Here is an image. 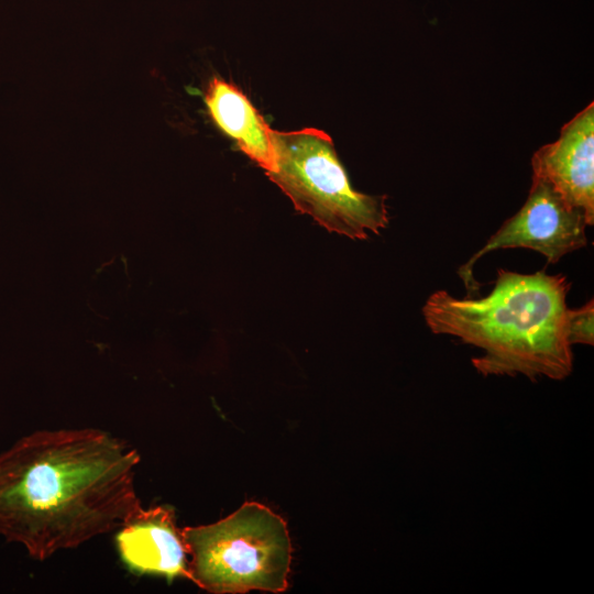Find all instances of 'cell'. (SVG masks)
<instances>
[{"label":"cell","instance_id":"1","mask_svg":"<svg viewBox=\"0 0 594 594\" xmlns=\"http://www.w3.org/2000/svg\"><path fill=\"white\" fill-rule=\"evenodd\" d=\"M138 451L92 428L40 430L0 453V535L35 560L120 528L141 506Z\"/></svg>","mask_w":594,"mask_h":594},{"label":"cell","instance_id":"5","mask_svg":"<svg viewBox=\"0 0 594 594\" xmlns=\"http://www.w3.org/2000/svg\"><path fill=\"white\" fill-rule=\"evenodd\" d=\"M586 227L588 223L581 209L568 205L548 182L532 177L524 206L460 266L458 274L469 295L479 294L473 268L485 254L498 249L524 248L556 264L564 255L586 245Z\"/></svg>","mask_w":594,"mask_h":594},{"label":"cell","instance_id":"6","mask_svg":"<svg viewBox=\"0 0 594 594\" xmlns=\"http://www.w3.org/2000/svg\"><path fill=\"white\" fill-rule=\"evenodd\" d=\"M532 177L548 182L571 207L594 223V103L561 129L557 141L532 156Z\"/></svg>","mask_w":594,"mask_h":594},{"label":"cell","instance_id":"3","mask_svg":"<svg viewBox=\"0 0 594 594\" xmlns=\"http://www.w3.org/2000/svg\"><path fill=\"white\" fill-rule=\"evenodd\" d=\"M188 579L216 594L288 586L292 544L284 519L255 502L215 524L185 527Z\"/></svg>","mask_w":594,"mask_h":594},{"label":"cell","instance_id":"4","mask_svg":"<svg viewBox=\"0 0 594 594\" xmlns=\"http://www.w3.org/2000/svg\"><path fill=\"white\" fill-rule=\"evenodd\" d=\"M275 167L265 173L296 210L330 232L364 240L388 224L386 196L354 190L331 138L315 128L282 132L271 129Z\"/></svg>","mask_w":594,"mask_h":594},{"label":"cell","instance_id":"8","mask_svg":"<svg viewBox=\"0 0 594 594\" xmlns=\"http://www.w3.org/2000/svg\"><path fill=\"white\" fill-rule=\"evenodd\" d=\"M213 122L265 173L275 167L271 128L248 97L232 84L213 77L205 94Z\"/></svg>","mask_w":594,"mask_h":594},{"label":"cell","instance_id":"7","mask_svg":"<svg viewBox=\"0 0 594 594\" xmlns=\"http://www.w3.org/2000/svg\"><path fill=\"white\" fill-rule=\"evenodd\" d=\"M116 541L121 560L131 571L162 575L168 581L188 579V553L173 508L140 506L120 527Z\"/></svg>","mask_w":594,"mask_h":594},{"label":"cell","instance_id":"2","mask_svg":"<svg viewBox=\"0 0 594 594\" xmlns=\"http://www.w3.org/2000/svg\"><path fill=\"white\" fill-rule=\"evenodd\" d=\"M570 287L562 274L502 268L487 296L458 298L437 290L422 306V316L432 333L483 350V355L472 359L483 376L561 381L573 371L565 331Z\"/></svg>","mask_w":594,"mask_h":594},{"label":"cell","instance_id":"9","mask_svg":"<svg viewBox=\"0 0 594 594\" xmlns=\"http://www.w3.org/2000/svg\"><path fill=\"white\" fill-rule=\"evenodd\" d=\"M566 338L571 345L594 343V305L591 299L584 306L566 310Z\"/></svg>","mask_w":594,"mask_h":594}]
</instances>
